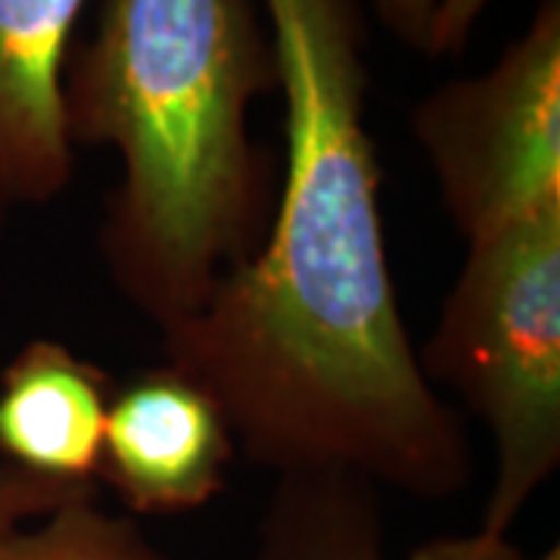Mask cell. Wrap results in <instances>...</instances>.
<instances>
[{
	"label": "cell",
	"instance_id": "6da1fadb",
	"mask_svg": "<svg viewBox=\"0 0 560 560\" xmlns=\"http://www.w3.org/2000/svg\"><path fill=\"white\" fill-rule=\"evenodd\" d=\"M283 94V178L259 246L162 364L200 386L237 452L283 474L340 470L420 501L470 482V442L401 318L364 125L361 0H265Z\"/></svg>",
	"mask_w": 560,
	"mask_h": 560
},
{
	"label": "cell",
	"instance_id": "7a4b0ae2",
	"mask_svg": "<svg viewBox=\"0 0 560 560\" xmlns=\"http://www.w3.org/2000/svg\"><path fill=\"white\" fill-rule=\"evenodd\" d=\"M278 88L249 0H106L66 69L72 143L119 156L101 259L160 334L194 318L268 228V168L249 135Z\"/></svg>",
	"mask_w": 560,
	"mask_h": 560
},
{
	"label": "cell",
	"instance_id": "3957f363",
	"mask_svg": "<svg viewBox=\"0 0 560 560\" xmlns=\"http://www.w3.org/2000/svg\"><path fill=\"white\" fill-rule=\"evenodd\" d=\"M418 361L482 423L480 529L508 536L560 467V206L467 243Z\"/></svg>",
	"mask_w": 560,
	"mask_h": 560
},
{
	"label": "cell",
	"instance_id": "277c9868",
	"mask_svg": "<svg viewBox=\"0 0 560 560\" xmlns=\"http://www.w3.org/2000/svg\"><path fill=\"white\" fill-rule=\"evenodd\" d=\"M411 135L467 243L560 206V0L486 72L430 91Z\"/></svg>",
	"mask_w": 560,
	"mask_h": 560
},
{
	"label": "cell",
	"instance_id": "5b68a950",
	"mask_svg": "<svg viewBox=\"0 0 560 560\" xmlns=\"http://www.w3.org/2000/svg\"><path fill=\"white\" fill-rule=\"evenodd\" d=\"M237 442L219 405L160 364L116 386L97 480L135 514H187L219 495Z\"/></svg>",
	"mask_w": 560,
	"mask_h": 560
},
{
	"label": "cell",
	"instance_id": "8992f818",
	"mask_svg": "<svg viewBox=\"0 0 560 560\" xmlns=\"http://www.w3.org/2000/svg\"><path fill=\"white\" fill-rule=\"evenodd\" d=\"M84 0H0V206H47L69 187L75 143L66 69Z\"/></svg>",
	"mask_w": 560,
	"mask_h": 560
},
{
	"label": "cell",
	"instance_id": "52a82bcc",
	"mask_svg": "<svg viewBox=\"0 0 560 560\" xmlns=\"http://www.w3.org/2000/svg\"><path fill=\"white\" fill-rule=\"evenodd\" d=\"M116 383L57 340H32L0 371V464L94 482Z\"/></svg>",
	"mask_w": 560,
	"mask_h": 560
},
{
	"label": "cell",
	"instance_id": "ba28073f",
	"mask_svg": "<svg viewBox=\"0 0 560 560\" xmlns=\"http://www.w3.org/2000/svg\"><path fill=\"white\" fill-rule=\"evenodd\" d=\"M256 560H383L381 489L340 470L283 474Z\"/></svg>",
	"mask_w": 560,
	"mask_h": 560
},
{
	"label": "cell",
	"instance_id": "9c48e42d",
	"mask_svg": "<svg viewBox=\"0 0 560 560\" xmlns=\"http://www.w3.org/2000/svg\"><path fill=\"white\" fill-rule=\"evenodd\" d=\"M0 560H168L138 526L97 504V492L0 536Z\"/></svg>",
	"mask_w": 560,
	"mask_h": 560
},
{
	"label": "cell",
	"instance_id": "30bf717a",
	"mask_svg": "<svg viewBox=\"0 0 560 560\" xmlns=\"http://www.w3.org/2000/svg\"><path fill=\"white\" fill-rule=\"evenodd\" d=\"M91 492H97L94 482L40 480L10 464H0V536L57 511L66 501H75Z\"/></svg>",
	"mask_w": 560,
	"mask_h": 560
},
{
	"label": "cell",
	"instance_id": "8fae6325",
	"mask_svg": "<svg viewBox=\"0 0 560 560\" xmlns=\"http://www.w3.org/2000/svg\"><path fill=\"white\" fill-rule=\"evenodd\" d=\"M405 560H560V551L558 545H551L548 551L529 555L508 536L477 529L464 536H440L423 541Z\"/></svg>",
	"mask_w": 560,
	"mask_h": 560
},
{
	"label": "cell",
	"instance_id": "7c38bea8",
	"mask_svg": "<svg viewBox=\"0 0 560 560\" xmlns=\"http://www.w3.org/2000/svg\"><path fill=\"white\" fill-rule=\"evenodd\" d=\"M489 0H436V13L430 22V38H427V57H458L474 35L482 10Z\"/></svg>",
	"mask_w": 560,
	"mask_h": 560
},
{
	"label": "cell",
	"instance_id": "4fadbf2b",
	"mask_svg": "<svg viewBox=\"0 0 560 560\" xmlns=\"http://www.w3.org/2000/svg\"><path fill=\"white\" fill-rule=\"evenodd\" d=\"M374 3H377V16L393 38H399L418 54L427 50L436 0H374Z\"/></svg>",
	"mask_w": 560,
	"mask_h": 560
},
{
	"label": "cell",
	"instance_id": "5bb4252c",
	"mask_svg": "<svg viewBox=\"0 0 560 560\" xmlns=\"http://www.w3.org/2000/svg\"><path fill=\"white\" fill-rule=\"evenodd\" d=\"M3 212H7V209H3V206H0V228H3Z\"/></svg>",
	"mask_w": 560,
	"mask_h": 560
}]
</instances>
